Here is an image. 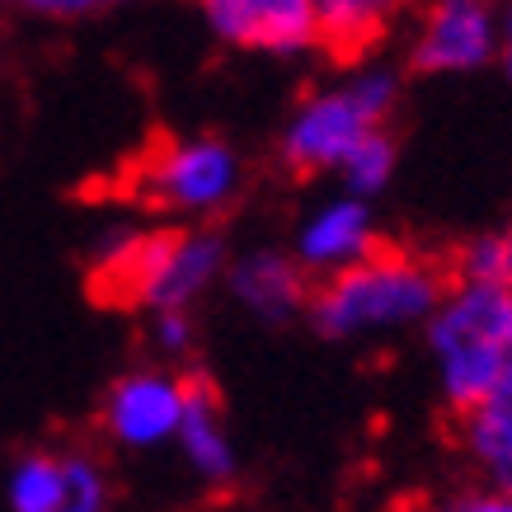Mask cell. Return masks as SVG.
Returning a JSON list of instances; mask_svg holds the SVG:
<instances>
[{
  "mask_svg": "<svg viewBox=\"0 0 512 512\" xmlns=\"http://www.w3.org/2000/svg\"><path fill=\"white\" fill-rule=\"evenodd\" d=\"M184 423V386L165 372H127L109 386L104 428L123 447H151L179 433Z\"/></svg>",
  "mask_w": 512,
  "mask_h": 512,
  "instance_id": "8",
  "label": "cell"
},
{
  "mask_svg": "<svg viewBox=\"0 0 512 512\" xmlns=\"http://www.w3.org/2000/svg\"><path fill=\"white\" fill-rule=\"evenodd\" d=\"M207 24L235 47L301 52L320 43V5L306 0H212Z\"/></svg>",
  "mask_w": 512,
  "mask_h": 512,
  "instance_id": "6",
  "label": "cell"
},
{
  "mask_svg": "<svg viewBox=\"0 0 512 512\" xmlns=\"http://www.w3.org/2000/svg\"><path fill=\"white\" fill-rule=\"evenodd\" d=\"M71 475H76V489H71V498H66L62 512H104L109 484H104L99 466H94V461H85V456H71Z\"/></svg>",
  "mask_w": 512,
  "mask_h": 512,
  "instance_id": "17",
  "label": "cell"
},
{
  "mask_svg": "<svg viewBox=\"0 0 512 512\" xmlns=\"http://www.w3.org/2000/svg\"><path fill=\"white\" fill-rule=\"evenodd\" d=\"M71 489H76L71 456H29V461H19L15 480H10V508L15 512H62Z\"/></svg>",
  "mask_w": 512,
  "mask_h": 512,
  "instance_id": "13",
  "label": "cell"
},
{
  "mask_svg": "<svg viewBox=\"0 0 512 512\" xmlns=\"http://www.w3.org/2000/svg\"><path fill=\"white\" fill-rule=\"evenodd\" d=\"M503 249H508V282H512V226H508V235H503Z\"/></svg>",
  "mask_w": 512,
  "mask_h": 512,
  "instance_id": "21",
  "label": "cell"
},
{
  "mask_svg": "<svg viewBox=\"0 0 512 512\" xmlns=\"http://www.w3.org/2000/svg\"><path fill=\"white\" fill-rule=\"evenodd\" d=\"M461 282H508V249H503V235H484V240H470L466 259H461Z\"/></svg>",
  "mask_w": 512,
  "mask_h": 512,
  "instance_id": "16",
  "label": "cell"
},
{
  "mask_svg": "<svg viewBox=\"0 0 512 512\" xmlns=\"http://www.w3.org/2000/svg\"><path fill=\"white\" fill-rule=\"evenodd\" d=\"M367 254H376L372 240V217L362 202H334L320 217H311V226L301 231V259L311 268H343L362 264Z\"/></svg>",
  "mask_w": 512,
  "mask_h": 512,
  "instance_id": "11",
  "label": "cell"
},
{
  "mask_svg": "<svg viewBox=\"0 0 512 512\" xmlns=\"http://www.w3.org/2000/svg\"><path fill=\"white\" fill-rule=\"evenodd\" d=\"M503 62H508V76H512V15L503 24Z\"/></svg>",
  "mask_w": 512,
  "mask_h": 512,
  "instance_id": "20",
  "label": "cell"
},
{
  "mask_svg": "<svg viewBox=\"0 0 512 512\" xmlns=\"http://www.w3.org/2000/svg\"><path fill=\"white\" fill-rule=\"evenodd\" d=\"M226 264L217 231H118L90 268V296L99 306H151L160 315L184 311Z\"/></svg>",
  "mask_w": 512,
  "mask_h": 512,
  "instance_id": "1",
  "label": "cell"
},
{
  "mask_svg": "<svg viewBox=\"0 0 512 512\" xmlns=\"http://www.w3.org/2000/svg\"><path fill=\"white\" fill-rule=\"evenodd\" d=\"M381 38V10L376 5H357V0H329L320 5V43L334 57H357Z\"/></svg>",
  "mask_w": 512,
  "mask_h": 512,
  "instance_id": "14",
  "label": "cell"
},
{
  "mask_svg": "<svg viewBox=\"0 0 512 512\" xmlns=\"http://www.w3.org/2000/svg\"><path fill=\"white\" fill-rule=\"evenodd\" d=\"M498 52V24L475 0H447L423 19V33L414 43V71L447 76V71H475Z\"/></svg>",
  "mask_w": 512,
  "mask_h": 512,
  "instance_id": "7",
  "label": "cell"
},
{
  "mask_svg": "<svg viewBox=\"0 0 512 512\" xmlns=\"http://www.w3.org/2000/svg\"><path fill=\"white\" fill-rule=\"evenodd\" d=\"M442 296H447V278L433 264L376 249L362 264L325 278V287L311 296V320L329 339H353L372 329L414 325L442 306Z\"/></svg>",
  "mask_w": 512,
  "mask_h": 512,
  "instance_id": "3",
  "label": "cell"
},
{
  "mask_svg": "<svg viewBox=\"0 0 512 512\" xmlns=\"http://www.w3.org/2000/svg\"><path fill=\"white\" fill-rule=\"evenodd\" d=\"M395 94H400V80L390 71H367L348 80L343 90L306 99L282 137V165L292 174L343 165L372 132H381V123L395 109Z\"/></svg>",
  "mask_w": 512,
  "mask_h": 512,
  "instance_id": "4",
  "label": "cell"
},
{
  "mask_svg": "<svg viewBox=\"0 0 512 512\" xmlns=\"http://www.w3.org/2000/svg\"><path fill=\"white\" fill-rule=\"evenodd\" d=\"M137 174H141V198H151V207L212 212L221 202H231L235 184H240V160L217 137H198V141L160 137L137 165Z\"/></svg>",
  "mask_w": 512,
  "mask_h": 512,
  "instance_id": "5",
  "label": "cell"
},
{
  "mask_svg": "<svg viewBox=\"0 0 512 512\" xmlns=\"http://www.w3.org/2000/svg\"><path fill=\"white\" fill-rule=\"evenodd\" d=\"M160 343L165 348H188V315L184 311H174V315H160Z\"/></svg>",
  "mask_w": 512,
  "mask_h": 512,
  "instance_id": "19",
  "label": "cell"
},
{
  "mask_svg": "<svg viewBox=\"0 0 512 512\" xmlns=\"http://www.w3.org/2000/svg\"><path fill=\"white\" fill-rule=\"evenodd\" d=\"M512 339V287L503 282H456L428 320V343L442 362L447 404L466 419L503 381Z\"/></svg>",
  "mask_w": 512,
  "mask_h": 512,
  "instance_id": "2",
  "label": "cell"
},
{
  "mask_svg": "<svg viewBox=\"0 0 512 512\" xmlns=\"http://www.w3.org/2000/svg\"><path fill=\"white\" fill-rule=\"evenodd\" d=\"M395 174V141L386 132H372V137L357 146L353 156L343 160V179L353 193H381Z\"/></svg>",
  "mask_w": 512,
  "mask_h": 512,
  "instance_id": "15",
  "label": "cell"
},
{
  "mask_svg": "<svg viewBox=\"0 0 512 512\" xmlns=\"http://www.w3.org/2000/svg\"><path fill=\"white\" fill-rule=\"evenodd\" d=\"M231 292L245 301L254 315L264 320H287L292 311H301L311 301V287H306V273L301 264H292L278 249H254L240 264L231 268Z\"/></svg>",
  "mask_w": 512,
  "mask_h": 512,
  "instance_id": "9",
  "label": "cell"
},
{
  "mask_svg": "<svg viewBox=\"0 0 512 512\" xmlns=\"http://www.w3.org/2000/svg\"><path fill=\"white\" fill-rule=\"evenodd\" d=\"M447 512H512V498L498 494V489H489V494H466V498H456Z\"/></svg>",
  "mask_w": 512,
  "mask_h": 512,
  "instance_id": "18",
  "label": "cell"
},
{
  "mask_svg": "<svg viewBox=\"0 0 512 512\" xmlns=\"http://www.w3.org/2000/svg\"><path fill=\"white\" fill-rule=\"evenodd\" d=\"M466 442L475 451V461L489 470L498 494L512 498V339H508V357H503L498 390L475 414H466Z\"/></svg>",
  "mask_w": 512,
  "mask_h": 512,
  "instance_id": "12",
  "label": "cell"
},
{
  "mask_svg": "<svg viewBox=\"0 0 512 512\" xmlns=\"http://www.w3.org/2000/svg\"><path fill=\"white\" fill-rule=\"evenodd\" d=\"M179 386H184V423H179V437H184L188 461H193L198 475H207V480H231L235 451H231V442H226V433H221L217 386L202 372L184 376Z\"/></svg>",
  "mask_w": 512,
  "mask_h": 512,
  "instance_id": "10",
  "label": "cell"
}]
</instances>
